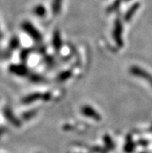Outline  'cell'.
I'll use <instances>...</instances> for the list:
<instances>
[{
    "label": "cell",
    "mask_w": 152,
    "mask_h": 153,
    "mask_svg": "<svg viewBox=\"0 0 152 153\" xmlns=\"http://www.w3.org/2000/svg\"><path fill=\"white\" fill-rule=\"evenodd\" d=\"M130 72L131 74H133V76L144 79V80L148 82L152 86V75H151L149 72L140 68L138 66H132L130 69Z\"/></svg>",
    "instance_id": "1"
},
{
    "label": "cell",
    "mask_w": 152,
    "mask_h": 153,
    "mask_svg": "<svg viewBox=\"0 0 152 153\" xmlns=\"http://www.w3.org/2000/svg\"><path fill=\"white\" fill-rule=\"evenodd\" d=\"M22 27H23V30L28 33L33 40L37 41H41L42 36H41V33L30 22H24L22 24Z\"/></svg>",
    "instance_id": "2"
},
{
    "label": "cell",
    "mask_w": 152,
    "mask_h": 153,
    "mask_svg": "<svg viewBox=\"0 0 152 153\" xmlns=\"http://www.w3.org/2000/svg\"><path fill=\"white\" fill-rule=\"evenodd\" d=\"M122 33H123V26H122L120 19H117L114 23L113 28V38L118 46L121 47L123 45V39H122Z\"/></svg>",
    "instance_id": "3"
},
{
    "label": "cell",
    "mask_w": 152,
    "mask_h": 153,
    "mask_svg": "<svg viewBox=\"0 0 152 153\" xmlns=\"http://www.w3.org/2000/svg\"><path fill=\"white\" fill-rule=\"evenodd\" d=\"M82 113L83 114L86 116L87 117L92 118L93 120H100L101 117L100 115L99 114V113L95 111L94 109L92 108L91 107L89 106H85L82 108Z\"/></svg>",
    "instance_id": "4"
},
{
    "label": "cell",
    "mask_w": 152,
    "mask_h": 153,
    "mask_svg": "<svg viewBox=\"0 0 152 153\" xmlns=\"http://www.w3.org/2000/svg\"><path fill=\"white\" fill-rule=\"evenodd\" d=\"M45 95H42L41 93H32V94H30L27 97H24L23 99V103H26V104H28V103H30L32 102H34V101L37 100L39 99H41V98H44V100Z\"/></svg>",
    "instance_id": "5"
},
{
    "label": "cell",
    "mask_w": 152,
    "mask_h": 153,
    "mask_svg": "<svg viewBox=\"0 0 152 153\" xmlns=\"http://www.w3.org/2000/svg\"><path fill=\"white\" fill-rule=\"evenodd\" d=\"M53 46L56 51H59L62 46V40L58 31H55L53 36Z\"/></svg>",
    "instance_id": "6"
},
{
    "label": "cell",
    "mask_w": 152,
    "mask_h": 153,
    "mask_svg": "<svg viewBox=\"0 0 152 153\" xmlns=\"http://www.w3.org/2000/svg\"><path fill=\"white\" fill-rule=\"evenodd\" d=\"M10 70L19 76H24L27 73V68L22 65H13L11 66Z\"/></svg>",
    "instance_id": "7"
},
{
    "label": "cell",
    "mask_w": 152,
    "mask_h": 153,
    "mask_svg": "<svg viewBox=\"0 0 152 153\" xmlns=\"http://www.w3.org/2000/svg\"><path fill=\"white\" fill-rule=\"evenodd\" d=\"M139 6H140V4L136 3L128 10V12L125 14V17H124L125 18V20L128 21V20H130V19H131V17H132L133 16V14L136 13V11H137V10L139 8Z\"/></svg>",
    "instance_id": "8"
},
{
    "label": "cell",
    "mask_w": 152,
    "mask_h": 153,
    "mask_svg": "<svg viewBox=\"0 0 152 153\" xmlns=\"http://www.w3.org/2000/svg\"><path fill=\"white\" fill-rule=\"evenodd\" d=\"M62 7V0H53V5H52V10L54 15H57L60 13Z\"/></svg>",
    "instance_id": "9"
},
{
    "label": "cell",
    "mask_w": 152,
    "mask_h": 153,
    "mask_svg": "<svg viewBox=\"0 0 152 153\" xmlns=\"http://www.w3.org/2000/svg\"><path fill=\"white\" fill-rule=\"evenodd\" d=\"M34 13L39 16H44L46 14V10L44 8V6H38L35 8Z\"/></svg>",
    "instance_id": "10"
},
{
    "label": "cell",
    "mask_w": 152,
    "mask_h": 153,
    "mask_svg": "<svg viewBox=\"0 0 152 153\" xmlns=\"http://www.w3.org/2000/svg\"><path fill=\"white\" fill-rule=\"evenodd\" d=\"M134 145H133V143L131 141H130L129 142H127V145L125 146V148H124V150H125V152H127L128 153H130L132 152H133V150H134Z\"/></svg>",
    "instance_id": "11"
},
{
    "label": "cell",
    "mask_w": 152,
    "mask_h": 153,
    "mask_svg": "<svg viewBox=\"0 0 152 153\" xmlns=\"http://www.w3.org/2000/svg\"><path fill=\"white\" fill-rule=\"evenodd\" d=\"M70 76H71V74H70L69 72H65V73L62 74V75L60 76V79L65 80V79H66L67 78L69 77Z\"/></svg>",
    "instance_id": "12"
}]
</instances>
